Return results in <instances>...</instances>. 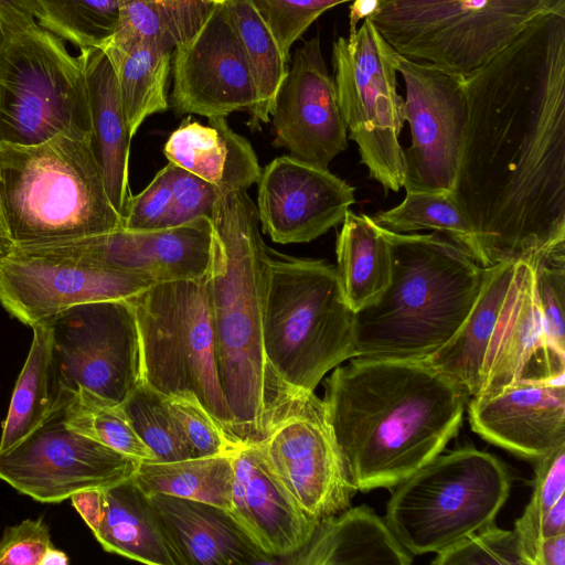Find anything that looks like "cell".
<instances>
[{
	"mask_svg": "<svg viewBox=\"0 0 565 565\" xmlns=\"http://www.w3.org/2000/svg\"><path fill=\"white\" fill-rule=\"evenodd\" d=\"M31 328L33 338L2 424L0 451L11 448L40 426L54 406L50 327L40 321Z\"/></svg>",
	"mask_w": 565,
	"mask_h": 565,
	"instance_id": "cell-33",
	"label": "cell"
},
{
	"mask_svg": "<svg viewBox=\"0 0 565 565\" xmlns=\"http://www.w3.org/2000/svg\"><path fill=\"white\" fill-rule=\"evenodd\" d=\"M156 1L174 47L194 35L214 4L206 3L203 0Z\"/></svg>",
	"mask_w": 565,
	"mask_h": 565,
	"instance_id": "cell-47",
	"label": "cell"
},
{
	"mask_svg": "<svg viewBox=\"0 0 565 565\" xmlns=\"http://www.w3.org/2000/svg\"><path fill=\"white\" fill-rule=\"evenodd\" d=\"M264 461L297 503L317 520L350 505L349 484L322 399L294 397L255 443Z\"/></svg>",
	"mask_w": 565,
	"mask_h": 565,
	"instance_id": "cell-14",
	"label": "cell"
},
{
	"mask_svg": "<svg viewBox=\"0 0 565 565\" xmlns=\"http://www.w3.org/2000/svg\"><path fill=\"white\" fill-rule=\"evenodd\" d=\"M172 74L178 115L226 117L256 105L246 56L223 3H214L194 35L174 47Z\"/></svg>",
	"mask_w": 565,
	"mask_h": 565,
	"instance_id": "cell-18",
	"label": "cell"
},
{
	"mask_svg": "<svg viewBox=\"0 0 565 565\" xmlns=\"http://www.w3.org/2000/svg\"><path fill=\"white\" fill-rule=\"evenodd\" d=\"M544 13L553 0H376L367 18L399 55L463 77Z\"/></svg>",
	"mask_w": 565,
	"mask_h": 565,
	"instance_id": "cell-9",
	"label": "cell"
},
{
	"mask_svg": "<svg viewBox=\"0 0 565 565\" xmlns=\"http://www.w3.org/2000/svg\"><path fill=\"white\" fill-rule=\"evenodd\" d=\"M153 282L25 247L0 257V305L29 327L76 305L129 299Z\"/></svg>",
	"mask_w": 565,
	"mask_h": 565,
	"instance_id": "cell-16",
	"label": "cell"
},
{
	"mask_svg": "<svg viewBox=\"0 0 565 565\" xmlns=\"http://www.w3.org/2000/svg\"><path fill=\"white\" fill-rule=\"evenodd\" d=\"M223 8L243 46L256 89L248 126L262 129L270 119L274 102L288 73L287 60L252 0H225Z\"/></svg>",
	"mask_w": 565,
	"mask_h": 565,
	"instance_id": "cell-32",
	"label": "cell"
},
{
	"mask_svg": "<svg viewBox=\"0 0 565 565\" xmlns=\"http://www.w3.org/2000/svg\"><path fill=\"white\" fill-rule=\"evenodd\" d=\"M164 401L193 457L232 454L243 445L230 438L193 392L164 395Z\"/></svg>",
	"mask_w": 565,
	"mask_h": 565,
	"instance_id": "cell-39",
	"label": "cell"
},
{
	"mask_svg": "<svg viewBox=\"0 0 565 565\" xmlns=\"http://www.w3.org/2000/svg\"><path fill=\"white\" fill-rule=\"evenodd\" d=\"M89 104L90 147L99 167L106 193L121 216L132 195L129 189L130 140L118 81L102 47L81 49Z\"/></svg>",
	"mask_w": 565,
	"mask_h": 565,
	"instance_id": "cell-25",
	"label": "cell"
},
{
	"mask_svg": "<svg viewBox=\"0 0 565 565\" xmlns=\"http://www.w3.org/2000/svg\"><path fill=\"white\" fill-rule=\"evenodd\" d=\"M136 459L67 427L63 406L7 450L0 451V480L43 503H58L77 491L107 488L134 476Z\"/></svg>",
	"mask_w": 565,
	"mask_h": 565,
	"instance_id": "cell-13",
	"label": "cell"
},
{
	"mask_svg": "<svg viewBox=\"0 0 565 565\" xmlns=\"http://www.w3.org/2000/svg\"><path fill=\"white\" fill-rule=\"evenodd\" d=\"M294 565H409L411 553L367 505L321 519L309 542L280 561Z\"/></svg>",
	"mask_w": 565,
	"mask_h": 565,
	"instance_id": "cell-27",
	"label": "cell"
},
{
	"mask_svg": "<svg viewBox=\"0 0 565 565\" xmlns=\"http://www.w3.org/2000/svg\"><path fill=\"white\" fill-rule=\"evenodd\" d=\"M554 13L565 17V0H553Z\"/></svg>",
	"mask_w": 565,
	"mask_h": 565,
	"instance_id": "cell-53",
	"label": "cell"
},
{
	"mask_svg": "<svg viewBox=\"0 0 565 565\" xmlns=\"http://www.w3.org/2000/svg\"><path fill=\"white\" fill-rule=\"evenodd\" d=\"M0 207L14 246L121 227L89 139L57 136L34 146L0 145Z\"/></svg>",
	"mask_w": 565,
	"mask_h": 565,
	"instance_id": "cell-6",
	"label": "cell"
},
{
	"mask_svg": "<svg viewBox=\"0 0 565 565\" xmlns=\"http://www.w3.org/2000/svg\"><path fill=\"white\" fill-rule=\"evenodd\" d=\"M532 565H565V534L541 541Z\"/></svg>",
	"mask_w": 565,
	"mask_h": 565,
	"instance_id": "cell-50",
	"label": "cell"
},
{
	"mask_svg": "<svg viewBox=\"0 0 565 565\" xmlns=\"http://www.w3.org/2000/svg\"><path fill=\"white\" fill-rule=\"evenodd\" d=\"M530 264L546 337L565 352V239L543 249Z\"/></svg>",
	"mask_w": 565,
	"mask_h": 565,
	"instance_id": "cell-38",
	"label": "cell"
},
{
	"mask_svg": "<svg viewBox=\"0 0 565 565\" xmlns=\"http://www.w3.org/2000/svg\"><path fill=\"white\" fill-rule=\"evenodd\" d=\"M395 487L388 527L411 554H437L494 523L511 476L497 456L463 447L439 454Z\"/></svg>",
	"mask_w": 565,
	"mask_h": 565,
	"instance_id": "cell-7",
	"label": "cell"
},
{
	"mask_svg": "<svg viewBox=\"0 0 565 565\" xmlns=\"http://www.w3.org/2000/svg\"><path fill=\"white\" fill-rule=\"evenodd\" d=\"M119 405L138 436L153 452V461L193 457L179 424L167 407L163 394L140 381Z\"/></svg>",
	"mask_w": 565,
	"mask_h": 565,
	"instance_id": "cell-37",
	"label": "cell"
},
{
	"mask_svg": "<svg viewBox=\"0 0 565 565\" xmlns=\"http://www.w3.org/2000/svg\"><path fill=\"white\" fill-rule=\"evenodd\" d=\"M233 455L139 461L132 477L147 495H173L230 511L234 481Z\"/></svg>",
	"mask_w": 565,
	"mask_h": 565,
	"instance_id": "cell-31",
	"label": "cell"
},
{
	"mask_svg": "<svg viewBox=\"0 0 565 565\" xmlns=\"http://www.w3.org/2000/svg\"><path fill=\"white\" fill-rule=\"evenodd\" d=\"M337 274L345 302L355 313L373 303L391 280V244L372 216L348 211L337 237Z\"/></svg>",
	"mask_w": 565,
	"mask_h": 565,
	"instance_id": "cell-29",
	"label": "cell"
},
{
	"mask_svg": "<svg viewBox=\"0 0 565 565\" xmlns=\"http://www.w3.org/2000/svg\"><path fill=\"white\" fill-rule=\"evenodd\" d=\"M467 116L454 196L484 267L532 263L565 239V17H536L463 76Z\"/></svg>",
	"mask_w": 565,
	"mask_h": 565,
	"instance_id": "cell-1",
	"label": "cell"
},
{
	"mask_svg": "<svg viewBox=\"0 0 565 565\" xmlns=\"http://www.w3.org/2000/svg\"><path fill=\"white\" fill-rule=\"evenodd\" d=\"M348 1L352 0H252L286 57L313 21Z\"/></svg>",
	"mask_w": 565,
	"mask_h": 565,
	"instance_id": "cell-41",
	"label": "cell"
},
{
	"mask_svg": "<svg viewBox=\"0 0 565 565\" xmlns=\"http://www.w3.org/2000/svg\"><path fill=\"white\" fill-rule=\"evenodd\" d=\"M535 462L531 499L514 524L521 550L541 518L565 495V445Z\"/></svg>",
	"mask_w": 565,
	"mask_h": 565,
	"instance_id": "cell-42",
	"label": "cell"
},
{
	"mask_svg": "<svg viewBox=\"0 0 565 565\" xmlns=\"http://www.w3.org/2000/svg\"><path fill=\"white\" fill-rule=\"evenodd\" d=\"M42 321L51 331L53 408L79 391L119 405L141 381L139 334L128 299L76 305Z\"/></svg>",
	"mask_w": 565,
	"mask_h": 565,
	"instance_id": "cell-12",
	"label": "cell"
},
{
	"mask_svg": "<svg viewBox=\"0 0 565 565\" xmlns=\"http://www.w3.org/2000/svg\"><path fill=\"white\" fill-rule=\"evenodd\" d=\"M372 217L381 227L393 233L430 230L441 234L484 267L477 233L451 192L406 191L399 204L379 211Z\"/></svg>",
	"mask_w": 565,
	"mask_h": 565,
	"instance_id": "cell-34",
	"label": "cell"
},
{
	"mask_svg": "<svg viewBox=\"0 0 565 565\" xmlns=\"http://www.w3.org/2000/svg\"><path fill=\"white\" fill-rule=\"evenodd\" d=\"M354 316L335 266L266 246L264 350L273 372L292 396L312 393L329 371L355 356Z\"/></svg>",
	"mask_w": 565,
	"mask_h": 565,
	"instance_id": "cell-5",
	"label": "cell"
},
{
	"mask_svg": "<svg viewBox=\"0 0 565 565\" xmlns=\"http://www.w3.org/2000/svg\"><path fill=\"white\" fill-rule=\"evenodd\" d=\"M326 415L356 491L392 488L441 454L467 394L426 360L354 356L324 382Z\"/></svg>",
	"mask_w": 565,
	"mask_h": 565,
	"instance_id": "cell-2",
	"label": "cell"
},
{
	"mask_svg": "<svg viewBox=\"0 0 565 565\" xmlns=\"http://www.w3.org/2000/svg\"><path fill=\"white\" fill-rule=\"evenodd\" d=\"M163 153L170 162L216 185L224 194L246 191L262 171L250 142L223 116L209 118V125L186 117L170 134Z\"/></svg>",
	"mask_w": 565,
	"mask_h": 565,
	"instance_id": "cell-26",
	"label": "cell"
},
{
	"mask_svg": "<svg viewBox=\"0 0 565 565\" xmlns=\"http://www.w3.org/2000/svg\"><path fill=\"white\" fill-rule=\"evenodd\" d=\"M172 190L170 168L164 166L137 195H131L121 214V227L152 231L170 227Z\"/></svg>",
	"mask_w": 565,
	"mask_h": 565,
	"instance_id": "cell-43",
	"label": "cell"
},
{
	"mask_svg": "<svg viewBox=\"0 0 565 565\" xmlns=\"http://www.w3.org/2000/svg\"><path fill=\"white\" fill-rule=\"evenodd\" d=\"M38 24L79 49L104 47L118 24V0H34Z\"/></svg>",
	"mask_w": 565,
	"mask_h": 565,
	"instance_id": "cell-35",
	"label": "cell"
},
{
	"mask_svg": "<svg viewBox=\"0 0 565 565\" xmlns=\"http://www.w3.org/2000/svg\"><path fill=\"white\" fill-rule=\"evenodd\" d=\"M51 534L43 518L26 519L7 526L0 537V565H41L52 546Z\"/></svg>",
	"mask_w": 565,
	"mask_h": 565,
	"instance_id": "cell-46",
	"label": "cell"
},
{
	"mask_svg": "<svg viewBox=\"0 0 565 565\" xmlns=\"http://www.w3.org/2000/svg\"><path fill=\"white\" fill-rule=\"evenodd\" d=\"M233 462V516L276 563L277 557L284 559L300 551L319 520L297 503L268 468L255 443L237 447Z\"/></svg>",
	"mask_w": 565,
	"mask_h": 565,
	"instance_id": "cell-23",
	"label": "cell"
},
{
	"mask_svg": "<svg viewBox=\"0 0 565 565\" xmlns=\"http://www.w3.org/2000/svg\"><path fill=\"white\" fill-rule=\"evenodd\" d=\"M210 217L152 231L117 228L63 242L15 246L131 273L154 282L200 278L212 260Z\"/></svg>",
	"mask_w": 565,
	"mask_h": 565,
	"instance_id": "cell-17",
	"label": "cell"
},
{
	"mask_svg": "<svg viewBox=\"0 0 565 565\" xmlns=\"http://www.w3.org/2000/svg\"><path fill=\"white\" fill-rule=\"evenodd\" d=\"M128 300L139 334L141 381L163 395L193 392L237 443L216 370L210 269L200 278L153 282Z\"/></svg>",
	"mask_w": 565,
	"mask_h": 565,
	"instance_id": "cell-8",
	"label": "cell"
},
{
	"mask_svg": "<svg viewBox=\"0 0 565 565\" xmlns=\"http://www.w3.org/2000/svg\"><path fill=\"white\" fill-rule=\"evenodd\" d=\"M270 116L274 146L296 159L327 169L347 149L348 129L319 36L296 50Z\"/></svg>",
	"mask_w": 565,
	"mask_h": 565,
	"instance_id": "cell-19",
	"label": "cell"
},
{
	"mask_svg": "<svg viewBox=\"0 0 565 565\" xmlns=\"http://www.w3.org/2000/svg\"><path fill=\"white\" fill-rule=\"evenodd\" d=\"M533 288L534 271L529 262L484 267L467 319L455 337L426 361L458 383L467 396L478 395L504 333Z\"/></svg>",
	"mask_w": 565,
	"mask_h": 565,
	"instance_id": "cell-21",
	"label": "cell"
},
{
	"mask_svg": "<svg viewBox=\"0 0 565 565\" xmlns=\"http://www.w3.org/2000/svg\"><path fill=\"white\" fill-rule=\"evenodd\" d=\"M210 265L220 384L239 444L258 441L296 396L273 372L264 350L262 279L266 245L246 191L224 194L212 215Z\"/></svg>",
	"mask_w": 565,
	"mask_h": 565,
	"instance_id": "cell-3",
	"label": "cell"
},
{
	"mask_svg": "<svg viewBox=\"0 0 565 565\" xmlns=\"http://www.w3.org/2000/svg\"><path fill=\"white\" fill-rule=\"evenodd\" d=\"M203 1L206 3H210V4L218 3V0H203Z\"/></svg>",
	"mask_w": 565,
	"mask_h": 565,
	"instance_id": "cell-54",
	"label": "cell"
},
{
	"mask_svg": "<svg viewBox=\"0 0 565 565\" xmlns=\"http://www.w3.org/2000/svg\"><path fill=\"white\" fill-rule=\"evenodd\" d=\"M262 231L278 244L309 243L342 223L355 202L344 180L289 156L275 158L257 180Z\"/></svg>",
	"mask_w": 565,
	"mask_h": 565,
	"instance_id": "cell-20",
	"label": "cell"
},
{
	"mask_svg": "<svg viewBox=\"0 0 565 565\" xmlns=\"http://www.w3.org/2000/svg\"><path fill=\"white\" fill-rule=\"evenodd\" d=\"M118 24L107 44L147 41L173 49L156 0H118ZM106 44V45H107Z\"/></svg>",
	"mask_w": 565,
	"mask_h": 565,
	"instance_id": "cell-45",
	"label": "cell"
},
{
	"mask_svg": "<svg viewBox=\"0 0 565 565\" xmlns=\"http://www.w3.org/2000/svg\"><path fill=\"white\" fill-rule=\"evenodd\" d=\"M14 244L9 235L2 211L0 207V257L11 252Z\"/></svg>",
	"mask_w": 565,
	"mask_h": 565,
	"instance_id": "cell-52",
	"label": "cell"
},
{
	"mask_svg": "<svg viewBox=\"0 0 565 565\" xmlns=\"http://www.w3.org/2000/svg\"><path fill=\"white\" fill-rule=\"evenodd\" d=\"M93 533L106 552L151 565H178L149 497L132 476L104 488L103 514Z\"/></svg>",
	"mask_w": 565,
	"mask_h": 565,
	"instance_id": "cell-28",
	"label": "cell"
},
{
	"mask_svg": "<svg viewBox=\"0 0 565 565\" xmlns=\"http://www.w3.org/2000/svg\"><path fill=\"white\" fill-rule=\"evenodd\" d=\"M72 504L92 532L98 526L104 507V488H90L71 495Z\"/></svg>",
	"mask_w": 565,
	"mask_h": 565,
	"instance_id": "cell-49",
	"label": "cell"
},
{
	"mask_svg": "<svg viewBox=\"0 0 565 565\" xmlns=\"http://www.w3.org/2000/svg\"><path fill=\"white\" fill-rule=\"evenodd\" d=\"M34 0H0V32H18L36 25Z\"/></svg>",
	"mask_w": 565,
	"mask_h": 565,
	"instance_id": "cell-48",
	"label": "cell"
},
{
	"mask_svg": "<svg viewBox=\"0 0 565 565\" xmlns=\"http://www.w3.org/2000/svg\"><path fill=\"white\" fill-rule=\"evenodd\" d=\"M178 565L276 563L221 507L167 494L148 495Z\"/></svg>",
	"mask_w": 565,
	"mask_h": 565,
	"instance_id": "cell-24",
	"label": "cell"
},
{
	"mask_svg": "<svg viewBox=\"0 0 565 565\" xmlns=\"http://www.w3.org/2000/svg\"><path fill=\"white\" fill-rule=\"evenodd\" d=\"M61 405L65 424L73 430L137 461L156 459L153 452L136 433L120 405L104 403L84 391L75 393Z\"/></svg>",
	"mask_w": 565,
	"mask_h": 565,
	"instance_id": "cell-36",
	"label": "cell"
},
{
	"mask_svg": "<svg viewBox=\"0 0 565 565\" xmlns=\"http://www.w3.org/2000/svg\"><path fill=\"white\" fill-rule=\"evenodd\" d=\"M102 49L114 67L132 138L146 118L168 109L172 50L147 41L107 44Z\"/></svg>",
	"mask_w": 565,
	"mask_h": 565,
	"instance_id": "cell-30",
	"label": "cell"
},
{
	"mask_svg": "<svg viewBox=\"0 0 565 565\" xmlns=\"http://www.w3.org/2000/svg\"><path fill=\"white\" fill-rule=\"evenodd\" d=\"M412 142L404 150L406 191L454 192L466 127L463 77L397 53Z\"/></svg>",
	"mask_w": 565,
	"mask_h": 565,
	"instance_id": "cell-15",
	"label": "cell"
},
{
	"mask_svg": "<svg viewBox=\"0 0 565 565\" xmlns=\"http://www.w3.org/2000/svg\"><path fill=\"white\" fill-rule=\"evenodd\" d=\"M82 63L39 24L0 32V145L34 146L57 136L89 139Z\"/></svg>",
	"mask_w": 565,
	"mask_h": 565,
	"instance_id": "cell-10",
	"label": "cell"
},
{
	"mask_svg": "<svg viewBox=\"0 0 565 565\" xmlns=\"http://www.w3.org/2000/svg\"><path fill=\"white\" fill-rule=\"evenodd\" d=\"M385 233L391 280L373 303L355 312V356L426 360L467 319L484 267L441 234Z\"/></svg>",
	"mask_w": 565,
	"mask_h": 565,
	"instance_id": "cell-4",
	"label": "cell"
},
{
	"mask_svg": "<svg viewBox=\"0 0 565 565\" xmlns=\"http://www.w3.org/2000/svg\"><path fill=\"white\" fill-rule=\"evenodd\" d=\"M68 562V556L52 545L44 553L41 565H67Z\"/></svg>",
	"mask_w": 565,
	"mask_h": 565,
	"instance_id": "cell-51",
	"label": "cell"
},
{
	"mask_svg": "<svg viewBox=\"0 0 565 565\" xmlns=\"http://www.w3.org/2000/svg\"><path fill=\"white\" fill-rule=\"evenodd\" d=\"M334 85L350 138L370 177L385 191L404 184V149L399 134L405 102L397 93V52L369 18L348 38L333 43Z\"/></svg>",
	"mask_w": 565,
	"mask_h": 565,
	"instance_id": "cell-11",
	"label": "cell"
},
{
	"mask_svg": "<svg viewBox=\"0 0 565 565\" xmlns=\"http://www.w3.org/2000/svg\"><path fill=\"white\" fill-rule=\"evenodd\" d=\"M433 565H525L514 530L495 523L436 554Z\"/></svg>",
	"mask_w": 565,
	"mask_h": 565,
	"instance_id": "cell-40",
	"label": "cell"
},
{
	"mask_svg": "<svg viewBox=\"0 0 565 565\" xmlns=\"http://www.w3.org/2000/svg\"><path fill=\"white\" fill-rule=\"evenodd\" d=\"M225 0H218V3H223Z\"/></svg>",
	"mask_w": 565,
	"mask_h": 565,
	"instance_id": "cell-55",
	"label": "cell"
},
{
	"mask_svg": "<svg viewBox=\"0 0 565 565\" xmlns=\"http://www.w3.org/2000/svg\"><path fill=\"white\" fill-rule=\"evenodd\" d=\"M468 416L483 439L536 461L565 445V377L521 381L470 397Z\"/></svg>",
	"mask_w": 565,
	"mask_h": 565,
	"instance_id": "cell-22",
	"label": "cell"
},
{
	"mask_svg": "<svg viewBox=\"0 0 565 565\" xmlns=\"http://www.w3.org/2000/svg\"><path fill=\"white\" fill-rule=\"evenodd\" d=\"M172 190L170 226L181 225L199 217L212 218L213 211L224 193L214 184L169 161Z\"/></svg>",
	"mask_w": 565,
	"mask_h": 565,
	"instance_id": "cell-44",
	"label": "cell"
}]
</instances>
